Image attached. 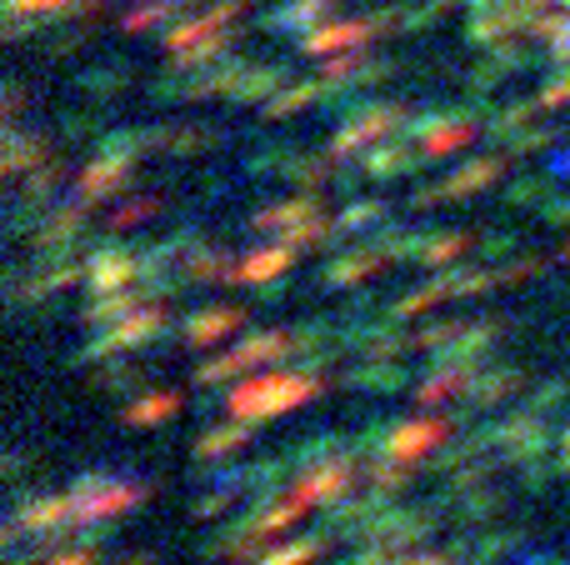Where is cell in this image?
<instances>
[{
  "label": "cell",
  "instance_id": "1",
  "mask_svg": "<svg viewBox=\"0 0 570 565\" xmlns=\"http://www.w3.org/2000/svg\"><path fill=\"white\" fill-rule=\"evenodd\" d=\"M325 386H331V376H305L295 366H266L261 376H246L240 386H230L220 396V410L230 420H246V426H266V420L285 416V410L315 400Z\"/></svg>",
  "mask_w": 570,
  "mask_h": 565
},
{
  "label": "cell",
  "instance_id": "2",
  "mask_svg": "<svg viewBox=\"0 0 570 565\" xmlns=\"http://www.w3.org/2000/svg\"><path fill=\"white\" fill-rule=\"evenodd\" d=\"M355 480H365V460H355V456H335V460H325V466H311V470H301L295 476V486H291V496L301 500V506H335V500H345V496H355Z\"/></svg>",
  "mask_w": 570,
  "mask_h": 565
},
{
  "label": "cell",
  "instance_id": "3",
  "mask_svg": "<svg viewBox=\"0 0 570 565\" xmlns=\"http://www.w3.org/2000/svg\"><path fill=\"white\" fill-rule=\"evenodd\" d=\"M451 436H455V420L451 416H415V420H401V426L391 430V440H385L381 456L405 460V466L421 470Z\"/></svg>",
  "mask_w": 570,
  "mask_h": 565
},
{
  "label": "cell",
  "instance_id": "4",
  "mask_svg": "<svg viewBox=\"0 0 570 565\" xmlns=\"http://www.w3.org/2000/svg\"><path fill=\"white\" fill-rule=\"evenodd\" d=\"M140 280V246H120L116 230H106L96 250L86 256V286L90 296L100 290H120V286H136Z\"/></svg>",
  "mask_w": 570,
  "mask_h": 565
},
{
  "label": "cell",
  "instance_id": "5",
  "mask_svg": "<svg viewBox=\"0 0 570 565\" xmlns=\"http://www.w3.org/2000/svg\"><path fill=\"white\" fill-rule=\"evenodd\" d=\"M130 186H136V160H120V156H96L70 176V196H86L90 206L130 196Z\"/></svg>",
  "mask_w": 570,
  "mask_h": 565
},
{
  "label": "cell",
  "instance_id": "6",
  "mask_svg": "<svg viewBox=\"0 0 570 565\" xmlns=\"http://www.w3.org/2000/svg\"><path fill=\"white\" fill-rule=\"evenodd\" d=\"M385 266H391V260H385L371 240H351V246H341V250H331V256H325L321 286L325 290H355V286H365L371 276H381Z\"/></svg>",
  "mask_w": 570,
  "mask_h": 565
},
{
  "label": "cell",
  "instance_id": "7",
  "mask_svg": "<svg viewBox=\"0 0 570 565\" xmlns=\"http://www.w3.org/2000/svg\"><path fill=\"white\" fill-rule=\"evenodd\" d=\"M525 386H531V376H525L521 366H481L471 380H465L461 406H465V410H475V416H485V410L505 406L511 396H521Z\"/></svg>",
  "mask_w": 570,
  "mask_h": 565
},
{
  "label": "cell",
  "instance_id": "8",
  "mask_svg": "<svg viewBox=\"0 0 570 565\" xmlns=\"http://www.w3.org/2000/svg\"><path fill=\"white\" fill-rule=\"evenodd\" d=\"M250 320L246 306H200L180 320V346L186 350H216L220 340H230Z\"/></svg>",
  "mask_w": 570,
  "mask_h": 565
},
{
  "label": "cell",
  "instance_id": "9",
  "mask_svg": "<svg viewBox=\"0 0 570 565\" xmlns=\"http://www.w3.org/2000/svg\"><path fill=\"white\" fill-rule=\"evenodd\" d=\"M375 36H385L381 30V20H321L315 30H305V40H301V50L305 56H335V50H361L365 40H375Z\"/></svg>",
  "mask_w": 570,
  "mask_h": 565
},
{
  "label": "cell",
  "instance_id": "10",
  "mask_svg": "<svg viewBox=\"0 0 570 565\" xmlns=\"http://www.w3.org/2000/svg\"><path fill=\"white\" fill-rule=\"evenodd\" d=\"M365 176L371 180H401V176H421L425 166H435L425 150H411L405 146V136H385V140H375L371 150H365Z\"/></svg>",
  "mask_w": 570,
  "mask_h": 565
},
{
  "label": "cell",
  "instance_id": "11",
  "mask_svg": "<svg viewBox=\"0 0 570 565\" xmlns=\"http://www.w3.org/2000/svg\"><path fill=\"white\" fill-rule=\"evenodd\" d=\"M315 216H325L321 196H315V190H301V196L281 200V206H261L256 216H250V230H261V236H285V230L305 226V220H315Z\"/></svg>",
  "mask_w": 570,
  "mask_h": 565
},
{
  "label": "cell",
  "instance_id": "12",
  "mask_svg": "<svg viewBox=\"0 0 570 565\" xmlns=\"http://www.w3.org/2000/svg\"><path fill=\"white\" fill-rule=\"evenodd\" d=\"M345 390H361V396H395V390L411 386V370L401 360H361L355 370L341 376Z\"/></svg>",
  "mask_w": 570,
  "mask_h": 565
},
{
  "label": "cell",
  "instance_id": "13",
  "mask_svg": "<svg viewBox=\"0 0 570 565\" xmlns=\"http://www.w3.org/2000/svg\"><path fill=\"white\" fill-rule=\"evenodd\" d=\"M505 170H511V156H481V160H465L461 170H455V176H445L441 186H445V196L451 200H471V196H481V190H491L495 180L505 176Z\"/></svg>",
  "mask_w": 570,
  "mask_h": 565
},
{
  "label": "cell",
  "instance_id": "14",
  "mask_svg": "<svg viewBox=\"0 0 570 565\" xmlns=\"http://www.w3.org/2000/svg\"><path fill=\"white\" fill-rule=\"evenodd\" d=\"M301 260V250L291 246V240H271V246H256L250 256H240V266H236V286L246 280V286H261V280H276L285 276V270Z\"/></svg>",
  "mask_w": 570,
  "mask_h": 565
},
{
  "label": "cell",
  "instance_id": "15",
  "mask_svg": "<svg viewBox=\"0 0 570 565\" xmlns=\"http://www.w3.org/2000/svg\"><path fill=\"white\" fill-rule=\"evenodd\" d=\"M236 266H240L236 250H220V246H210V240L180 260V270L190 276V286H236Z\"/></svg>",
  "mask_w": 570,
  "mask_h": 565
},
{
  "label": "cell",
  "instance_id": "16",
  "mask_svg": "<svg viewBox=\"0 0 570 565\" xmlns=\"http://www.w3.org/2000/svg\"><path fill=\"white\" fill-rule=\"evenodd\" d=\"M40 160H50V140L46 136H26L16 120H6V156H0V176L16 186L26 170H36Z\"/></svg>",
  "mask_w": 570,
  "mask_h": 565
},
{
  "label": "cell",
  "instance_id": "17",
  "mask_svg": "<svg viewBox=\"0 0 570 565\" xmlns=\"http://www.w3.org/2000/svg\"><path fill=\"white\" fill-rule=\"evenodd\" d=\"M475 370L471 366H451V360H431V370H425V380L415 386V406L421 410H435L441 400H451V396H461L465 390V380H471Z\"/></svg>",
  "mask_w": 570,
  "mask_h": 565
},
{
  "label": "cell",
  "instance_id": "18",
  "mask_svg": "<svg viewBox=\"0 0 570 565\" xmlns=\"http://www.w3.org/2000/svg\"><path fill=\"white\" fill-rule=\"evenodd\" d=\"M146 496H150L146 480H120V476H116L96 500H86V506L76 511V521H96V516H116V521H120L126 511H136Z\"/></svg>",
  "mask_w": 570,
  "mask_h": 565
},
{
  "label": "cell",
  "instance_id": "19",
  "mask_svg": "<svg viewBox=\"0 0 570 565\" xmlns=\"http://www.w3.org/2000/svg\"><path fill=\"white\" fill-rule=\"evenodd\" d=\"M441 300H451V280H445V270H431V280H421L415 290L385 300V316L391 320H415V316H425V310H435Z\"/></svg>",
  "mask_w": 570,
  "mask_h": 565
},
{
  "label": "cell",
  "instance_id": "20",
  "mask_svg": "<svg viewBox=\"0 0 570 565\" xmlns=\"http://www.w3.org/2000/svg\"><path fill=\"white\" fill-rule=\"evenodd\" d=\"M146 306V290L140 286H120V290H100L96 300H90L86 310H80V320H86L90 330H100V326H116V320H126L130 310H140Z\"/></svg>",
  "mask_w": 570,
  "mask_h": 565
},
{
  "label": "cell",
  "instance_id": "21",
  "mask_svg": "<svg viewBox=\"0 0 570 565\" xmlns=\"http://www.w3.org/2000/svg\"><path fill=\"white\" fill-rule=\"evenodd\" d=\"M250 430L256 426H246V420H230V426L206 430V436L196 440V466H220V460L240 456V450L250 446Z\"/></svg>",
  "mask_w": 570,
  "mask_h": 565
},
{
  "label": "cell",
  "instance_id": "22",
  "mask_svg": "<svg viewBox=\"0 0 570 565\" xmlns=\"http://www.w3.org/2000/svg\"><path fill=\"white\" fill-rule=\"evenodd\" d=\"M525 526H495V531H475V556L471 565H501V561H515L525 556Z\"/></svg>",
  "mask_w": 570,
  "mask_h": 565
},
{
  "label": "cell",
  "instance_id": "23",
  "mask_svg": "<svg viewBox=\"0 0 570 565\" xmlns=\"http://www.w3.org/2000/svg\"><path fill=\"white\" fill-rule=\"evenodd\" d=\"M176 410H180V390H150V396L126 400L120 420H126L130 430H150V426H166Z\"/></svg>",
  "mask_w": 570,
  "mask_h": 565
},
{
  "label": "cell",
  "instance_id": "24",
  "mask_svg": "<svg viewBox=\"0 0 570 565\" xmlns=\"http://www.w3.org/2000/svg\"><path fill=\"white\" fill-rule=\"evenodd\" d=\"M331 541L335 536H325V531L315 526V531H305V536H295V541H276V546H271L256 565H315L325 551H331Z\"/></svg>",
  "mask_w": 570,
  "mask_h": 565
},
{
  "label": "cell",
  "instance_id": "25",
  "mask_svg": "<svg viewBox=\"0 0 570 565\" xmlns=\"http://www.w3.org/2000/svg\"><path fill=\"white\" fill-rule=\"evenodd\" d=\"M481 246V236H471V230H431V240H425V250L415 256V266L425 270H445L455 266V260L465 256V250Z\"/></svg>",
  "mask_w": 570,
  "mask_h": 565
},
{
  "label": "cell",
  "instance_id": "26",
  "mask_svg": "<svg viewBox=\"0 0 570 565\" xmlns=\"http://www.w3.org/2000/svg\"><path fill=\"white\" fill-rule=\"evenodd\" d=\"M90 386L106 390V396H126V400H136V396H140V386H146V370H140L136 360L116 356V360H100L96 376H90Z\"/></svg>",
  "mask_w": 570,
  "mask_h": 565
},
{
  "label": "cell",
  "instance_id": "27",
  "mask_svg": "<svg viewBox=\"0 0 570 565\" xmlns=\"http://www.w3.org/2000/svg\"><path fill=\"white\" fill-rule=\"evenodd\" d=\"M335 170H341V160L325 150V156H305V150H295L291 160H285V170L281 176L291 180L295 190H321V186H331L335 180Z\"/></svg>",
  "mask_w": 570,
  "mask_h": 565
},
{
  "label": "cell",
  "instance_id": "28",
  "mask_svg": "<svg viewBox=\"0 0 570 565\" xmlns=\"http://www.w3.org/2000/svg\"><path fill=\"white\" fill-rule=\"evenodd\" d=\"M335 90V80H301V86H285V96H271L266 100V120H291L295 110H305V106H321L325 96Z\"/></svg>",
  "mask_w": 570,
  "mask_h": 565
},
{
  "label": "cell",
  "instance_id": "29",
  "mask_svg": "<svg viewBox=\"0 0 570 565\" xmlns=\"http://www.w3.org/2000/svg\"><path fill=\"white\" fill-rule=\"evenodd\" d=\"M425 240H431V230H411V226H395V220L371 230V246L381 250L385 260H415L425 250Z\"/></svg>",
  "mask_w": 570,
  "mask_h": 565
},
{
  "label": "cell",
  "instance_id": "30",
  "mask_svg": "<svg viewBox=\"0 0 570 565\" xmlns=\"http://www.w3.org/2000/svg\"><path fill=\"white\" fill-rule=\"evenodd\" d=\"M501 506H505V496H501V490H495V486H481V490H465V496L461 500H455V526H461V531H481L485 526V521H495V516H501Z\"/></svg>",
  "mask_w": 570,
  "mask_h": 565
},
{
  "label": "cell",
  "instance_id": "31",
  "mask_svg": "<svg viewBox=\"0 0 570 565\" xmlns=\"http://www.w3.org/2000/svg\"><path fill=\"white\" fill-rule=\"evenodd\" d=\"M281 90H285V66H246V76H240V86H236L230 100H240V106H261V100L281 96Z\"/></svg>",
  "mask_w": 570,
  "mask_h": 565
},
{
  "label": "cell",
  "instance_id": "32",
  "mask_svg": "<svg viewBox=\"0 0 570 565\" xmlns=\"http://www.w3.org/2000/svg\"><path fill=\"white\" fill-rule=\"evenodd\" d=\"M341 0H285V6L271 16V30H315Z\"/></svg>",
  "mask_w": 570,
  "mask_h": 565
},
{
  "label": "cell",
  "instance_id": "33",
  "mask_svg": "<svg viewBox=\"0 0 570 565\" xmlns=\"http://www.w3.org/2000/svg\"><path fill=\"white\" fill-rule=\"evenodd\" d=\"M160 206H166V200L160 196H120L116 206L106 210V230H136V226H146L150 216H160Z\"/></svg>",
  "mask_w": 570,
  "mask_h": 565
},
{
  "label": "cell",
  "instance_id": "34",
  "mask_svg": "<svg viewBox=\"0 0 570 565\" xmlns=\"http://www.w3.org/2000/svg\"><path fill=\"white\" fill-rule=\"evenodd\" d=\"M385 220H391V200H375V196H365V200H351V206L335 216V226L345 230V236H361V230H381Z\"/></svg>",
  "mask_w": 570,
  "mask_h": 565
},
{
  "label": "cell",
  "instance_id": "35",
  "mask_svg": "<svg viewBox=\"0 0 570 565\" xmlns=\"http://www.w3.org/2000/svg\"><path fill=\"white\" fill-rule=\"evenodd\" d=\"M246 360H240V350L236 346H230L226 350V356H210V360H200V366H196V376H190V380H196V386H206V390H216V386H230V380H236V376H246Z\"/></svg>",
  "mask_w": 570,
  "mask_h": 565
},
{
  "label": "cell",
  "instance_id": "36",
  "mask_svg": "<svg viewBox=\"0 0 570 565\" xmlns=\"http://www.w3.org/2000/svg\"><path fill=\"white\" fill-rule=\"evenodd\" d=\"M556 170H541V176H521L511 190H505V206H546L556 196Z\"/></svg>",
  "mask_w": 570,
  "mask_h": 565
},
{
  "label": "cell",
  "instance_id": "37",
  "mask_svg": "<svg viewBox=\"0 0 570 565\" xmlns=\"http://www.w3.org/2000/svg\"><path fill=\"white\" fill-rule=\"evenodd\" d=\"M391 430H395V420H391V416L365 420V426L351 436V456H355V460H375V456L385 450V440H391Z\"/></svg>",
  "mask_w": 570,
  "mask_h": 565
},
{
  "label": "cell",
  "instance_id": "38",
  "mask_svg": "<svg viewBox=\"0 0 570 565\" xmlns=\"http://www.w3.org/2000/svg\"><path fill=\"white\" fill-rule=\"evenodd\" d=\"M556 140H561L556 130H546V126H525V130H515V136L505 140L501 150H505L511 160H521V156H541V150H551Z\"/></svg>",
  "mask_w": 570,
  "mask_h": 565
},
{
  "label": "cell",
  "instance_id": "39",
  "mask_svg": "<svg viewBox=\"0 0 570 565\" xmlns=\"http://www.w3.org/2000/svg\"><path fill=\"white\" fill-rule=\"evenodd\" d=\"M240 490H246V486H210L206 496H200L196 506H190V516H196V521H216V516H226V511H236V506H240Z\"/></svg>",
  "mask_w": 570,
  "mask_h": 565
},
{
  "label": "cell",
  "instance_id": "40",
  "mask_svg": "<svg viewBox=\"0 0 570 565\" xmlns=\"http://www.w3.org/2000/svg\"><path fill=\"white\" fill-rule=\"evenodd\" d=\"M525 406H535L541 416H556L561 406H570V380H561V376L541 380V386L531 390V400H525Z\"/></svg>",
  "mask_w": 570,
  "mask_h": 565
},
{
  "label": "cell",
  "instance_id": "41",
  "mask_svg": "<svg viewBox=\"0 0 570 565\" xmlns=\"http://www.w3.org/2000/svg\"><path fill=\"white\" fill-rule=\"evenodd\" d=\"M461 330H465V320H425V326L415 330V350H441V346H451Z\"/></svg>",
  "mask_w": 570,
  "mask_h": 565
},
{
  "label": "cell",
  "instance_id": "42",
  "mask_svg": "<svg viewBox=\"0 0 570 565\" xmlns=\"http://www.w3.org/2000/svg\"><path fill=\"white\" fill-rule=\"evenodd\" d=\"M546 266H551V260H546V256H521V260H505V266H495V280H501V286H521V280L541 276Z\"/></svg>",
  "mask_w": 570,
  "mask_h": 565
},
{
  "label": "cell",
  "instance_id": "43",
  "mask_svg": "<svg viewBox=\"0 0 570 565\" xmlns=\"http://www.w3.org/2000/svg\"><path fill=\"white\" fill-rule=\"evenodd\" d=\"M535 100H541V110H561V106H570V66H556V76L546 80L541 90H535Z\"/></svg>",
  "mask_w": 570,
  "mask_h": 565
},
{
  "label": "cell",
  "instance_id": "44",
  "mask_svg": "<svg viewBox=\"0 0 570 565\" xmlns=\"http://www.w3.org/2000/svg\"><path fill=\"white\" fill-rule=\"evenodd\" d=\"M110 480H116V476H110V470H86V476H76V480H70L66 490H70V500H76V511L86 506V500H96L100 490L110 486Z\"/></svg>",
  "mask_w": 570,
  "mask_h": 565
},
{
  "label": "cell",
  "instance_id": "45",
  "mask_svg": "<svg viewBox=\"0 0 570 565\" xmlns=\"http://www.w3.org/2000/svg\"><path fill=\"white\" fill-rule=\"evenodd\" d=\"M76 6L80 0H6V16H60Z\"/></svg>",
  "mask_w": 570,
  "mask_h": 565
},
{
  "label": "cell",
  "instance_id": "46",
  "mask_svg": "<svg viewBox=\"0 0 570 565\" xmlns=\"http://www.w3.org/2000/svg\"><path fill=\"white\" fill-rule=\"evenodd\" d=\"M521 250V236L515 230H491V236H481V260H505Z\"/></svg>",
  "mask_w": 570,
  "mask_h": 565
},
{
  "label": "cell",
  "instance_id": "47",
  "mask_svg": "<svg viewBox=\"0 0 570 565\" xmlns=\"http://www.w3.org/2000/svg\"><path fill=\"white\" fill-rule=\"evenodd\" d=\"M445 186L441 180H435V186H421V190H411V200H405V210H411V216H421V210H435V206H445Z\"/></svg>",
  "mask_w": 570,
  "mask_h": 565
},
{
  "label": "cell",
  "instance_id": "48",
  "mask_svg": "<svg viewBox=\"0 0 570 565\" xmlns=\"http://www.w3.org/2000/svg\"><path fill=\"white\" fill-rule=\"evenodd\" d=\"M541 220H546L551 230H570V196H551V200H546V206H541Z\"/></svg>",
  "mask_w": 570,
  "mask_h": 565
},
{
  "label": "cell",
  "instance_id": "49",
  "mask_svg": "<svg viewBox=\"0 0 570 565\" xmlns=\"http://www.w3.org/2000/svg\"><path fill=\"white\" fill-rule=\"evenodd\" d=\"M511 565H566L561 551H531V556H515Z\"/></svg>",
  "mask_w": 570,
  "mask_h": 565
},
{
  "label": "cell",
  "instance_id": "50",
  "mask_svg": "<svg viewBox=\"0 0 570 565\" xmlns=\"http://www.w3.org/2000/svg\"><path fill=\"white\" fill-rule=\"evenodd\" d=\"M20 106H26V90L10 86V90H6V120H16V116H20Z\"/></svg>",
  "mask_w": 570,
  "mask_h": 565
},
{
  "label": "cell",
  "instance_id": "51",
  "mask_svg": "<svg viewBox=\"0 0 570 565\" xmlns=\"http://www.w3.org/2000/svg\"><path fill=\"white\" fill-rule=\"evenodd\" d=\"M110 565H156V556L150 551H130V556H116Z\"/></svg>",
  "mask_w": 570,
  "mask_h": 565
},
{
  "label": "cell",
  "instance_id": "52",
  "mask_svg": "<svg viewBox=\"0 0 570 565\" xmlns=\"http://www.w3.org/2000/svg\"><path fill=\"white\" fill-rule=\"evenodd\" d=\"M495 6H501V0H471V16L475 10H495Z\"/></svg>",
  "mask_w": 570,
  "mask_h": 565
},
{
  "label": "cell",
  "instance_id": "53",
  "mask_svg": "<svg viewBox=\"0 0 570 565\" xmlns=\"http://www.w3.org/2000/svg\"><path fill=\"white\" fill-rule=\"evenodd\" d=\"M561 446H570V426H566V436H561Z\"/></svg>",
  "mask_w": 570,
  "mask_h": 565
},
{
  "label": "cell",
  "instance_id": "54",
  "mask_svg": "<svg viewBox=\"0 0 570 565\" xmlns=\"http://www.w3.org/2000/svg\"><path fill=\"white\" fill-rule=\"evenodd\" d=\"M561 260H570V246H566V250H561Z\"/></svg>",
  "mask_w": 570,
  "mask_h": 565
},
{
  "label": "cell",
  "instance_id": "55",
  "mask_svg": "<svg viewBox=\"0 0 570 565\" xmlns=\"http://www.w3.org/2000/svg\"><path fill=\"white\" fill-rule=\"evenodd\" d=\"M556 6H566V10H570V0H556Z\"/></svg>",
  "mask_w": 570,
  "mask_h": 565
}]
</instances>
